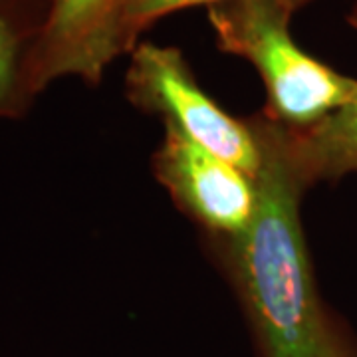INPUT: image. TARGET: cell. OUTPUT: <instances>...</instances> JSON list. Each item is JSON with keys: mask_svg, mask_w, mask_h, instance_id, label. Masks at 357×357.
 <instances>
[{"mask_svg": "<svg viewBox=\"0 0 357 357\" xmlns=\"http://www.w3.org/2000/svg\"><path fill=\"white\" fill-rule=\"evenodd\" d=\"M260 145L256 211L236 236L206 238L243 310L258 357H357V333L324 300L300 203L307 191L286 129L262 109L248 117Z\"/></svg>", "mask_w": 357, "mask_h": 357, "instance_id": "cell-1", "label": "cell"}, {"mask_svg": "<svg viewBox=\"0 0 357 357\" xmlns=\"http://www.w3.org/2000/svg\"><path fill=\"white\" fill-rule=\"evenodd\" d=\"M294 10L276 0H236L206 8L217 48L243 58L266 89V112L288 128H307L340 109L357 79L306 52L292 36Z\"/></svg>", "mask_w": 357, "mask_h": 357, "instance_id": "cell-2", "label": "cell"}, {"mask_svg": "<svg viewBox=\"0 0 357 357\" xmlns=\"http://www.w3.org/2000/svg\"><path fill=\"white\" fill-rule=\"evenodd\" d=\"M126 98L143 114L157 115L165 128L256 175L260 145L248 117L238 119L229 114L199 84L177 46L141 40L129 52Z\"/></svg>", "mask_w": 357, "mask_h": 357, "instance_id": "cell-3", "label": "cell"}, {"mask_svg": "<svg viewBox=\"0 0 357 357\" xmlns=\"http://www.w3.org/2000/svg\"><path fill=\"white\" fill-rule=\"evenodd\" d=\"M133 0H46L26 60V82L38 98L50 84L77 77L100 86L105 70L137 44L129 32Z\"/></svg>", "mask_w": 357, "mask_h": 357, "instance_id": "cell-4", "label": "cell"}, {"mask_svg": "<svg viewBox=\"0 0 357 357\" xmlns=\"http://www.w3.org/2000/svg\"><path fill=\"white\" fill-rule=\"evenodd\" d=\"M153 175L206 238L241 234L256 211V178L178 131L165 128Z\"/></svg>", "mask_w": 357, "mask_h": 357, "instance_id": "cell-5", "label": "cell"}, {"mask_svg": "<svg viewBox=\"0 0 357 357\" xmlns=\"http://www.w3.org/2000/svg\"><path fill=\"white\" fill-rule=\"evenodd\" d=\"M284 129L292 165L306 189L357 175V91L318 123Z\"/></svg>", "mask_w": 357, "mask_h": 357, "instance_id": "cell-6", "label": "cell"}, {"mask_svg": "<svg viewBox=\"0 0 357 357\" xmlns=\"http://www.w3.org/2000/svg\"><path fill=\"white\" fill-rule=\"evenodd\" d=\"M44 10L34 0H0V117H20L34 103L26 60Z\"/></svg>", "mask_w": 357, "mask_h": 357, "instance_id": "cell-7", "label": "cell"}, {"mask_svg": "<svg viewBox=\"0 0 357 357\" xmlns=\"http://www.w3.org/2000/svg\"><path fill=\"white\" fill-rule=\"evenodd\" d=\"M225 2H236V0H133L131 10H129V32L135 44H139L141 36L145 30H149L155 22H159L161 18H165L169 14L181 13L187 8H197V6H217ZM284 6H288L290 10L298 13L304 6H307L314 0H276Z\"/></svg>", "mask_w": 357, "mask_h": 357, "instance_id": "cell-8", "label": "cell"}, {"mask_svg": "<svg viewBox=\"0 0 357 357\" xmlns=\"http://www.w3.org/2000/svg\"><path fill=\"white\" fill-rule=\"evenodd\" d=\"M347 24L357 32V0H351V6L347 10Z\"/></svg>", "mask_w": 357, "mask_h": 357, "instance_id": "cell-9", "label": "cell"}]
</instances>
